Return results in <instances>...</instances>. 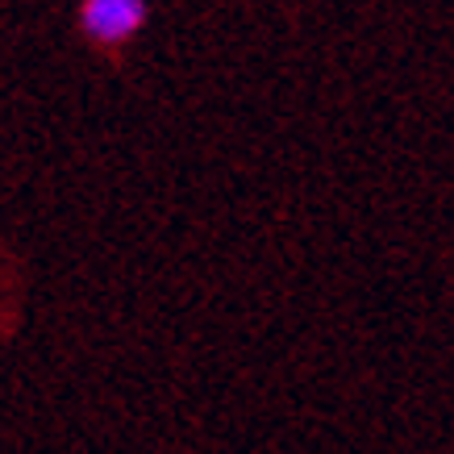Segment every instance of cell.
Returning a JSON list of instances; mask_svg holds the SVG:
<instances>
[{
	"instance_id": "6da1fadb",
	"label": "cell",
	"mask_w": 454,
	"mask_h": 454,
	"mask_svg": "<svg viewBox=\"0 0 454 454\" xmlns=\"http://www.w3.org/2000/svg\"><path fill=\"white\" fill-rule=\"evenodd\" d=\"M151 17L146 0H80V29L97 46H125Z\"/></svg>"
}]
</instances>
